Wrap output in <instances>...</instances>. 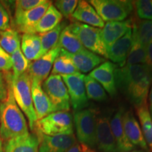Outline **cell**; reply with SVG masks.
<instances>
[{"label": "cell", "instance_id": "obj_1", "mask_svg": "<svg viewBox=\"0 0 152 152\" xmlns=\"http://www.w3.org/2000/svg\"><path fill=\"white\" fill-rule=\"evenodd\" d=\"M116 89L135 108L147 104L152 72L146 64L125 65L115 69Z\"/></svg>", "mask_w": 152, "mask_h": 152}, {"label": "cell", "instance_id": "obj_2", "mask_svg": "<svg viewBox=\"0 0 152 152\" xmlns=\"http://www.w3.org/2000/svg\"><path fill=\"white\" fill-rule=\"evenodd\" d=\"M11 77V74H8L7 76V97L0 105V136L7 141L29 133L24 114L14 99Z\"/></svg>", "mask_w": 152, "mask_h": 152}, {"label": "cell", "instance_id": "obj_3", "mask_svg": "<svg viewBox=\"0 0 152 152\" xmlns=\"http://www.w3.org/2000/svg\"><path fill=\"white\" fill-rule=\"evenodd\" d=\"M11 83L17 105L27 117L30 128L34 130L37 119L32 98L31 80L28 71L19 76L17 79L11 81Z\"/></svg>", "mask_w": 152, "mask_h": 152}, {"label": "cell", "instance_id": "obj_4", "mask_svg": "<svg viewBox=\"0 0 152 152\" xmlns=\"http://www.w3.org/2000/svg\"><path fill=\"white\" fill-rule=\"evenodd\" d=\"M36 133L49 136L73 133L72 115L68 111H55L35 123Z\"/></svg>", "mask_w": 152, "mask_h": 152}, {"label": "cell", "instance_id": "obj_5", "mask_svg": "<svg viewBox=\"0 0 152 152\" xmlns=\"http://www.w3.org/2000/svg\"><path fill=\"white\" fill-rule=\"evenodd\" d=\"M88 2L104 23L123 21L134 9L133 1L128 0H90Z\"/></svg>", "mask_w": 152, "mask_h": 152}, {"label": "cell", "instance_id": "obj_6", "mask_svg": "<svg viewBox=\"0 0 152 152\" xmlns=\"http://www.w3.org/2000/svg\"><path fill=\"white\" fill-rule=\"evenodd\" d=\"M96 110L85 109L74 112V124L77 137L81 144L92 148L96 145Z\"/></svg>", "mask_w": 152, "mask_h": 152}, {"label": "cell", "instance_id": "obj_7", "mask_svg": "<svg viewBox=\"0 0 152 152\" xmlns=\"http://www.w3.org/2000/svg\"><path fill=\"white\" fill-rule=\"evenodd\" d=\"M68 27L79 41L90 52L107 58L105 45L101 37V29L77 21H73Z\"/></svg>", "mask_w": 152, "mask_h": 152}, {"label": "cell", "instance_id": "obj_8", "mask_svg": "<svg viewBox=\"0 0 152 152\" xmlns=\"http://www.w3.org/2000/svg\"><path fill=\"white\" fill-rule=\"evenodd\" d=\"M42 87L56 111H69L71 108L70 97L61 76L50 75L42 83Z\"/></svg>", "mask_w": 152, "mask_h": 152}, {"label": "cell", "instance_id": "obj_9", "mask_svg": "<svg viewBox=\"0 0 152 152\" xmlns=\"http://www.w3.org/2000/svg\"><path fill=\"white\" fill-rule=\"evenodd\" d=\"M85 76L80 73L61 76L67 87L70 102L75 111L85 109L89 104L84 83Z\"/></svg>", "mask_w": 152, "mask_h": 152}, {"label": "cell", "instance_id": "obj_10", "mask_svg": "<svg viewBox=\"0 0 152 152\" xmlns=\"http://www.w3.org/2000/svg\"><path fill=\"white\" fill-rule=\"evenodd\" d=\"M61 49V48L57 45L56 47L51 49L37 60L30 63L28 70L30 80H35L42 83L49 76L55 60L60 54Z\"/></svg>", "mask_w": 152, "mask_h": 152}, {"label": "cell", "instance_id": "obj_11", "mask_svg": "<svg viewBox=\"0 0 152 152\" xmlns=\"http://www.w3.org/2000/svg\"><path fill=\"white\" fill-rule=\"evenodd\" d=\"M51 4L52 1L45 0L35 8L14 16V23L18 31L23 34H36L35 26Z\"/></svg>", "mask_w": 152, "mask_h": 152}, {"label": "cell", "instance_id": "obj_12", "mask_svg": "<svg viewBox=\"0 0 152 152\" xmlns=\"http://www.w3.org/2000/svg\"><path fill=\"white\" fill-rule=\"evenodd\" d=\"M96 145L101 152H118L110 125L109 115L99 114L96 116Z\"/></svg>", "mask_w": 152, "mask_h": 152}, {"label": "cell", "instance_id": "obj_13", "mask_svg": "<svg viewBox=\"0 0 152 152\" xmlns=\"http://www.w3.org/2000/svg\"><path fill=\"white\" fill-rule=\"evenodd\" d=\"M39 140V152H66L77 143L74 134L49 136L36 133Z\"/></svg>", "mask_w": 152, "mask_h": 152}, {"label": "cell", "instance_id": "obj_14", "mask_svg": "<svg viewBox=\"0 0 152 152\" xmlns=\"http://www.w3.org/2000/svg\"><path fill=\"white\" fill-rule=\"evenodd\" d=\"M115 65L109 61H106L94 68L89 74V76L97 81L106 92L111 96L117 94V89L115 82Z\"/></svg>", "mask_w": 152, "mask_h": 152}, {"label": "cell", "instance_id": "obj_15", "mask_svg": "<svg viewBox=\"0 0 152 152\" xmlns=\"http://www.w3.org/2000/svg\"><path fill=\"white\" fill-rule=\"evenodd\" d=\"M123 125L129 141L135 147H139L144 151H148L149 148L144 138L141 126L132 111L129 110L124 112L123 115Z\"/></svg>", "mask_w": 152, "mask_h": 152}, {"label": "cell", "instance_id": "obj_16", "mask_svg": "<svg viewBox=\"0 0 152 152\" xmlns=\"http://www.w3.org/2000/svg\"><path fill=\"white\" fill-rule=\"evenodd\" d=\"M31 92L37 121L56 111L54 106L42 87V83L31 80Z\"/></svg>", "mask_w": 152, "mask_h": 152}, {"label": "cell", "instance_id": "obj_17", "mask_svg": "<svg viewBox=\"0 0 152 152\" xmlns=\"http://www.w3.org/2000/svg\"><path fill=\"white\" fill-rule=\"evenodd\" d=\"M133 19L123 21L107 22L101 29V37L107 49L132 28Z\"/></svg>", "mask_w": 152, "mask_h": 152}, {"label": "cell", "instance_id": "obj_18", "mask_svg": "<svg viewBox=\"0 0 152 152\" xmlns=\"http://www.w3.org/2000/svg\"><path fill=\"white\" fill-rule=\"evenodd\" d=\"M71 20H75L81 23L97 28L99 29L104 28L105 23L99 16L94 7L87 1H78L77 7L71 16Z\"/></svg>", "mask_w": 152, "mask_h": 152}, {"label": "cell", "instance_id": "obj_19", "mask_svg": "<svg viewBox=\"0 0 152 152\" xmlns=\"http://www.w3.org/2000/svg\"><path fill=\"white\" fill-rule=\"evenodd\" d=\"M132 43V29L106 49L107 58L118 64L121 67L125 66Z\"/></svg>", "mask_w": 152, "mask_h": 152}, {"label": "cell", "instance_id": "obj_20", "mask_svg": "<svg viewBox=\"0 0 152 152\" xmlns=\"http://www.w3.org/2000/svg\"><path fill=\"white\" fill-rule=\"evenodd\" d=\"M124 112L125 110L121 108L110 120V125L116 143L118 152L129 151L135 149V147L128 140L123 128V115Z\"/></svg>", "mask_w": 152, "mask_h": 152}, {"label": "cell", "instance_id": "obj_21", "mask_svg": "<svg viewBox=\"0 0 152 152\" xmlns=\"http://www.w3.org/2000/svg\"><path fill=\"white\" fill-rule=\"evenodd\" d=\"M66 54L80 73H87L91 72L105 61L103 57L86 49L76 54H71L68 52H66Z\"/></svg>", "mask_w": 152, "mask_h": 152}, {"label": "cell", "instance_id": "obj_22", "mask_svg": "<svg viewBox=\"0 0 152 152\" xmlns=\"http://www.w3.org/2000/svg\"><path fill=\"white\" fill-rule=\"evenodd\" d=\"M4 152H39V140L36 134L28 133L7 140Z\"/></svg>", "mask_w": 152, "mask_h": 152}, {"label": "cell", "instance_id": "obj_23", "mask_svg": "<svg viewBox=\"0 0 152 152\" xmlns=\"http://www.w3.org/2000/svg\"><path fill=\"white\" fill-rule=\"evenodd\" d=\"M20 50L28 61L37 60L42 56L40 37L37 34H23L20 40Z\"/></svg>", "mask_w": 152, "mask_h": 152}, {"label": "cell", "instance_id": "obj_24", "mask_svg": "<svg viewBox=\"0 0 152 152\" xmlns=\"http://www.w3.org/2000/svg\"><path fill=\"white\" fill-rule=\"evenodd\" d=\"M62 18V15L52 4L35 26V33L42 34L50 31L61 23Z\"/></svg>", "mask_w": 152, "mask_h": 152}, {"label": "cell", "instance_id": "obj_25", "mask_svg": "<svg viewBox=\"0 0 152 152\" xmlns=\"http://www.w3.org/2000/svg\"><path fill=\"white\" fill-rule=\"evenodd\" d=\"M58 45L61 48L71 54H76L85 49L77 37L72 33L68 26H66V28L62 30Z\"/></svg>", "mask_w": 152, "mask_h": 152}, {"label": "cell", "instance_id": "obj_26", "mask_svg": "<svg viewBox=\"0 0 152 152\" xmlns=\"http://www.w3.org/2000/svg\"><path fill=\"white\" fill-rule=\"evenodd\" d=\"M80 73L74 66L71 58L68 57L64 49H61L60 54L54 63L51 75H58L61 76L73 75Z\"/></svg>", "mask_w": 152, "mask_h": 152}, {"label": "cell", "instance_id": "obj_27", "mask_svg": "<svg viewBox=\"0 0 152 152\" xmlns=\"http://www.w3.org/2000/svg\"><path fill=\"white\" fill-rule=\"evenodd\" d=\"M146 47H144L139 40L136 33L132 29V43L125 65L132 66L136 64H145Z\"/></svg>", "mask_w": 152, "mask_h": 152}, {"label": "cell", "instance_id": "obj_28", "mask_svg": "<svg viewBox=\"0 0 152 152\" xmlns=\"http://www.w3.org/2000/svg\"><path fill=\"white\" fill-rule=\"evenodd\" d=\"M136 110L140 119L144 138L148 148H149L152 152V118L150 115L148 105L145 104L141 106L136 108Z\"/></svg>", "mask_w": 152, "mask_h": 152}, {"label": "cell", "instance_id": "obj_29", "mask_svg": "<svg viewBox=\"0 0 152 152\" xmlns=\"http://www.w3.org/2000/svg\"><path fill=\"white\" fill-rule=\"evenodd\" d=\"M66 22H62L54 29L47 33L38 34L40 37L42 56L58 45V39L62 30L66 28Z\"/></svg>", "mask_w": 152, "mask_h": 152}, {"label": "cell", "instance_id": "obj_30", "mask_svg": "<svg viewBox=\"0 0 152 152\" xmlns=\"http://www.w3.org/2000/svg\"><path fill=\"white\" fill-rule=\"evenodd\" d=\"M0 47L9 55L20 48V38L18 31L10 28L0 32Z\"/></svg>", "mask_w": 152, "mask_h": 152}, {"label": "cell", "instance_id": "obj_31", "mask_svg": "<svg viewBox=\"0 0 152 152\" xmlns=\"http://www.w3.org/2000/svg\"><path fill=\"white\" fill-rule=\"evenodd\" d=\"M132 29L144 47L152 42V20H133Z\"/></svg>", "mask_w": 152, "mask_h": 152}, {"label": "cell", "instance_id": "obj_32", "mask_svg": "<svg viewBox=\"0 0 152 152\" xmlns=\"http://www.w3.org/2000/svg\"><path fill=\"white\" fill-rule=\"evenodd\" d=\"M84 83L88 99L96 102H104L107 100L108 96L106 91L97 81L89 75H87L85 76Z\"/></svg>", "mask_w": 152, "mask_h": 152}, {"label": "cell", "instance_id": "obj_33", "mask_svg": "<svg viewBox=\"0 0 152 152\" xmlns=\"http://www.w3.org/2000/svg\"><path fill=\"white\" fill-rule=\"evenodd\" d=\"M12 61V73H11V81L18 78L20 75L28 71L30 64V61L25 57L20 50V48L11 55Z\"/></svg>", "mask_w": 152, "mask_h": 152}, {"label": "cell", "instance_id": "obj_34", "mask_svg": "<svg viewBox=\"0 0 152 152\" xmlns=\"http://www.w3.org/2000/svg\"><path fill=\"white\" fill-rule=\"evenodd\" d=\"M137 16L140 19L152 20V1L149 0H137L133 1Z\"/></svg>", "mask_w": 152, "mask_h": 152}, {"label": "cell", "instance_id": "obj_35", "mask_svg": "<svg viewBox=\"0 0 152 152\" xmlns=\"http://www.w3.org/2000/svg\"><path fill=\"white\" fill-rule=\"evenodd\" d=\"M78 1L77 0H58L54 2V6L61 13L62 16L71 19L72 15L77 7Z\"/></svg>", "mask_w": 152, "mask_h": 152}, {"label": "cell", "instance_id": "obj_36", "mask_svg": "<svg viewBox=\"0 0 152 152\" xmlns=\"http://www.w3.org/2000/svg\"><path fill=\"white\" fill-rule=\"evenodd\" d=\"M44 1L45 0H18V1H16L14 16L35 8L43 3Z\"/></svg>", "mask_w": 152, "mask_h": 152}, {"label": "cell", "instance_id": "obj_37", "mask_svg": "<svg viewBox=\"0 0 152 152\" xmlns=\"http://www.w3.org/2000/svg\"><path fill=\"white\" fill-rule=\"evenodd\" d=\"M12 69V61L11 55L7 54L0 47V73L1 72H9Z\"/></svg>", "mask_w": 152, "mask_h": 152}, {"label": "cell", "instance_id": "obj_38", "mask_svg": "<svg viewBox=\"0 0 152 152\" xmlns=\"http://www.w3.org/2000/svg\"><path fill=\"white\" fill-rule=\"evenodd\" d=\"M10 28V17L4 5L0 1V32Z\"/></svg>", "mask_w": 152, "mask_h": 152}, {"label": "cell", "instance_id": "obj_39", "mask_svg": "<svg viewBox=\"0 0 152 152\" xmlns=\"http://www.w3.org/2000/svg\"><path fill=\"white\" fill-rule=\"evenodd\" d=\"M7 92H8L7 83L1 73H0V102H4L7 99Z\"/></svg>", "mask_w": 152, "mask_h": 152}, {"label": "cell", "instance_id": "obj_40", "mask_svg": "<svg viewBox=\"0 0 152 152\" xmlns=\"http://www.w3.org/2000/svg\"><path fill=\"white\" fill-rule=\"evenodd\" d=\"M146 52H147V56H146L145 64L152 72V42L146 47Z\"/></svg>", "mask_w": 152, "mask_h": 152}, {"label": "cell", "instance_id": "obj_41", "mask_svg": "<svg viewBox=\"0 0 152 152\" xmlns=\"http://www.w3.org/2000/svg\"><path fill=\"white\" fill-rule=\"evenodd\" d=\"M66 152H83V147L82 144L76 143L70 148Z\"/></svg>", "mask_w": 152, "mask_h": 152}, {"label": "cell", "instance_id": "obj_42", "mask_svg": "<svg viewBox=\"0 0 152 152\" xmlns=\"http://www.w3.org/2000/svg\"><path fill=\"white\" fill-rule=\"evenodd\" d=\"M149 113L152 118V86L151 87V90L149 92Z\"/></svg>", "mask_w": 152, "mask_h": 152}, {"label": "cell", "instance_id": "obj_43", "mask_svg": "<svg viewBox=\"0 0 152 152\" xmlns=\"http://www.w3.org/2000/svg\"><path fill=\"white\" fill-rule=\"evenodd\" d=\"M82 147H83V152H96L91 149V148L87 147L85 145H83V144H82Z\"/></svg>", "mask_w": 152, "mask_h": 152}, {"label": "cell", "instance_id": "obj_44", "mask_svg": "<svg viewBox=\"0 0 152 152\" xmlns=\"http://www.w3.org/2000/svg\"><path fill=\"white\" fill-rule=\"evenodd\" d=\"M0 152H4V151L2 139H1V136H0Z\"/></svg>", "mask_w": 152, "mask_h": 152}, {"label": "cell", "instance_id": "obj_45", "mask_svg": "<svg viewBox=\"0 0 152 152\" xmlns=\"http://www.w3.org/2000/svg\"><path fill=\"white\" fill-rule=\"evenodd\" d=\"M125 152H144V151H142V150H137V149H133L132 151H125Z\"/></svg>", "mask_w": 152, "mask_h": 152}, {"label": "cell", "instance_id": "obj_46", "mask_svg": "<svg viewBox=\"0 0 152 152\" xmlns=\"http://www.w3.org/2000/svg\"></svg>", "mask_w": 152, "mask_h": 152}]
</instances>
